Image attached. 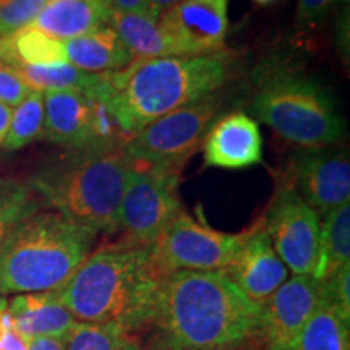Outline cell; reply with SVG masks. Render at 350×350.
I'll use <instances>...</instances> for the list:
<instances>
[{
  "mask_svg": "<svg viewBox=\"0 0 350 350\" xmlns=\"http://www.w3.org/2000/svg\"><path fill=\"white\" fill-rule=\"evenodd\" d=\"M260 306L222 271H177L161 284L146 350H209L256 331Z\"/></svg>",
  "mask_w": 350,
  "mask_h": 350,
  "instance_id": "6da1fadb",
  "label": "cell"
},
{
  "mask_svg": "<svg viewBox=\"0 0 350 350\" xmlns=\"http://www.w3.org/2000/svg\"><path fill=\"white\" fill-rule=\"evenodd\" d=\"M164 278L150 247L120 240L91 252L52 292L77 321L117 326L131 338L151 323Z\"/></svg>",
  "mask_w": 350,
  "mask_h": 350,
  "instance_id": "7a4b0ae2",
  "label": "cell"
},
{
  "mask_svg": "<svg viewBox=\"0 0 350 350\" xmlns=\"http://www.w3.org/2000/svg\"><path fill=\"white\" fill-rule=\"evenodd\" d=\"M239 55L219 51L203 55L135 59L107 73L100 99L126 138L159 117L217 93L232 80Z\"/></svg>",
  "mask_w": 350,
  "mask_h": 350,
  "instance_id": "3957f363",
  "label": "cell"
},
{
  "mask_svg": "<svg viewBox=\"0 0 350 350\" xmlns=\"http://www.w3.org/2000/svg\"><path fill=\"white\" fill-rule=\"evenodd\" d=\"M135 165L125 144L88 146L46 163L28 183L52 211L94 235H111Z\"/></svg>",
  "mask_w": 350,
  "mask_h": 350,
  "instance_id": "277c9868",
  "label": "cell"
},
{
  "mask_svg": "<svg viewBox=\"0 0 350 350\" xmlns=\"http://www.w3.org/2000/svg\"><path fill=\"white\" fill-rule=\"evenodd\" d=\"M98 235L55 211H34L0 248V295L62 287L93 252Z\"/></svg>",
  "mask_w": 350,
  "mask_h": 350,
  "instance_id": "5b68a950",
  "label": "cell"
},
{
  "mask_svg": "<svg viewBox=\"0 0 350 350\" xmlns=\"http://www.w3.org/2000/svg\"><path fill=\"white\" fill-rule=\"evenodd\" d=\"M262 73L252 98L256 122L304 150L334 146L342 139L345 120L325 85L288 68Z\"/></svg>",
  "mask_w": 350,
  "mask_h": 350,
  "instance_id": "8992f818",
  "label": "cell"
},
{
  "mask_svg": "<svg viewBox=\"0 0 350 350\" xmlns=\"http://www.w3.org/2000/svg\"><path fill=\"white\" fill-rule=\"evenodd\" d=\"M183 165H135L122 195L117 230L125 242L150 247L165 226L182 211L178 183Z\"/></svg>",
  "mask_w": 350,
  "mask_h": 350,
  "instance_id": "52a82bcc",
  "label": "cell"
},
{
  "mask_svg": "<svg viewBox=\"0 0 350 350\" xmlns=\"http://www.w3.org/2000/svg\"><path fill=\"white\" fill-rule=\"evenodd\" d=\"M224 104L226 94L217 91L165 113L125 143L126 154L138 164L185 165L201 146Z\"/></svg>",
  "mask_w": 350,
  "mask_h": 350,
  "instance_id": "ba28073f",
  "label": "cell"
},
{
  "mask_svg": "<svg viewBox=\"0 0 350 350\" xmlns=\"http://www.w3.org/2000/svg\"><path fill=\"white\" fill-rule=\"evenodd\" d=\"M245 235L247 230L227 234L213 229L182 209L150 245L151 256L164 275L177 271H222Z\"/></svg>",
  "mask_w": 350,
  "mask_h": 350,
  "instance_id": "9c48e42d",
  "label": "cell"
},
{
  "mask_svg": "<svg viewBox=\"0 0 350 350\" xmlns=\"http://www.w3.org/2000/svg\"><path fill=\"white\" fill-rule=\"evenodd\" d=\"M262 227L274 252L288 271L313 275L318 265L321 217L287 180L275 191Z\"/></svg>",
  "mask_w": 350,
  "mask_h": 350,
  "instance_id": "30bf717a",
  "label": "cell"
},
{
  "mask_svg": "<svg viewBox=\"0 0 350 350\" xmlns=\"http://www.w3.org/2000/svg\"><path fill=\"white\" fill-rule=\"evenodd\" d=\"M325 304L323 281L294 274L260 305L256 336L262 350H287L312 314Z\"/></svg>",
  "mask_w": 350,
  "mask_h": 350,
  "instance_id": "8fae6325",
  "label": "cell"
},
{
  "mask_svg": "<svg viewBox=\"0 0 350 350\" xmlns=\"http://www.w3.org/2000/svg\"><path fill=\"white\" fill-rule=\"evenodd\" d=\"M286 180L319 217H325L332 209L349 203V152L332 146L301 150L292 161Z\"/></svg>",
  "mask_w": 350,
  "mask_h": 350,
  "instance_id": "7c38bea8",
  "label": "cell"
},
{
  "mask_svg": "<svg viewBox=\"0 0 350 350\" xmlns=\"http://www.w3.org/2000/svg\"><path fill=\"white\" fill-rule=\"evenodd\" d=\"M157 20L182 55H203L226 49L227 0H182Z\"/></svg>",
  "mask_w": 350,
  "mask_h": 350,
  "instance_id": "4fadbf2b",
  "label": "cell"
},
{
  "mask_svg": "<svg viewBox=\"0 0 350 350\" xmlns=\"http://www.w3.org/2000/svg\"><path fill=\"white\" fill-rule=\"evenodd\" d=\"M248 300L260 306L287 281L288 269L274 252L262 219L247 229L242 245L222 269Z\"/></svg>",
  "mask_w": 350,
  "mask_h": 350,
  "instance_id": "5bb4252c",
  "label": "cell"
},
{
  "mask_svg": "<svg viewBox=\"0 0 350 350\" xmlns=\"http://www.w3.org/2000/svg\"><path fill=\"white\" fill-rule=\"evenodd\" d=\"M201 144L206 167L239 170L265 163L260 125L245 112H230L214 120Z\"/></svg>",
  "mask_w": 350,
  "mask_h": 350,
  "instance_id": "9a60e30c",
  "label": "cell"
},
{
  "mask_svg": "<svg viewBox=\"0 0 350 350\" xmlns=\"http://www.w3.org/2000/svg\"><path fill=\"white\" fill-rule=\"evenodd\" d=\"M44 94V138L67 150L94 144V100L80 91Z\"/></svg>",
  "mask_w": 350,
  "mask_h": 350,
  "instance_id": "2e32d148",
  "label": "cell"
},
{
  "mask_svg": "<svg viewBox=\"0 0 350 350\" xmlns=\"http://www.w3.org/2000/svg\"><path fill=\"white\" fill-rule=\"evenodd\" d=\"M7 308L15 327L26 340L44 336L67 338L78 323L52 291L15 295L7 301Z\"/></svg>",
  "mask_w": 350,
  "mask_h": 350,
  "instance_id": "e0dca14e",
  "label": "cell"
},
{
  "mask_svg": "<svg viewBox=\"0 0 350 350\" xmlns=\"http://www.w3.org/2000/svg\"><path fill=\"white\" fill-rule=\"evenodd\" d=\"M111 10L103 0H49L29 25L46 36L67 41L106 28Z\"/></svg>",
  "mask_w": 350,
  "mask_h": 350,
  "instance_id": "ac0fdd59",
  "label": "cell"
},
{
  "mask_svg": "<svg viewBox=\"0 0 350 350\" xmlns=\"http://www.w3.org/2000/svg\"><path fill=\"white\" fill-rule=\"evenodd\" d=\"M62 47L65 62L94 75L120 72L135 60L109 26L62 41Z\"/></svg>",
  "mask_w": 350,
  "mask_h": 350,
  "instance_id": "d6986e66",
  "label": "cell"
},
{
  "mask_svg": "<svg viewBox=\"0 0 350 350\" xmlns=\"http://www.w3.org/2000/svg\"><path fill=\"white\" fill-rule=\"evenodd\" d=\"M109 28L113 29L133 59L182 55L159 20L150 13H111Z\"/></svg>",
  "mask_w": 350,
  "mask_h": 350,
  "instance_id": "ffe728a7",
  "label": "cell"
},
{
  "mask_svg": "<svg viewBox=\"0 0 350 350\" xmlns=\"http://www.w3.org/2000/svg\"><path fill=\"white\" fill-rule=\"evenodd\" d=\"M20 73L26 85L34 91H80L88 98H100L107 83V73L81 72L70 64H59L52 67H36V65L16 64L12 65Z\"/></svg>",
  "mask_w": 350,
  "mask_h": 350,
  "instance_id": "44dd1931",
  "label": "cell"
},
{
  "mask_svg": "<svg viewBox=\"0 0 350 350\" xmlns=\"http://www.w3.org/2000/svg\"><path fill=\"white\" fill-rule=\"evenodd\" d=\"M345 266H350V203L340 204L323 217L313 278L325 281Z\"/></svg>",
  "mask_w": 350,
  "mask_h": 350,
  "instance_id": "7402d4cb",
  "label": "cell"
},
{
  "mask_svg": "<svg viewBox=\"0 0 350 350\" xmlns=\"http://www.w3.org/2000/svg\"><path fill=\"white\" fill-rule=\"evenodd\" d=\"M287 350H350V325L323 304Z\"/></svg>",
  "mask_w": 350,
  "mask_h": 350,
  "instance_id": "603a6c76",
  "label": "cell"
},
{
  "mask_svg": "<svg viewBox=\"0 0 350 350\" xmlns=\"http://www.w3.org/2000/svg\"><path fill=\"white\" fill-rule=\"evenodd\" d=\"M2 62L8 65H36V67L67 64L62 41L46 36L31 26H26L12 36H5V54Z\"/></svg>",
  "mask_w": 350,
  "mask_h": 350,
  "instance_id": "cb8c5ba5",
  "label": "cell"
},
{
  "mask_svg": "<svg viewBox=\"0 0 350 350\" xmlns=\"http://www.w3.org/2000/svg\"><path fill=\"white\" fill-rule=\"evenodd\" d=\"M44 138V94L29 91V94L13 107L10 129L2 150L13 152Z\"/></svg>",
  "mask_w": 350,
  "mask_h": 350,
  "instance_id": "d4e9b609",
  "label": "cell"
},
{
  "mask_svg": "<svg viewBox=\"0 0 350 350\" xmlns=\"http://www.w3.org/2000/svg\"><path fill=\"white\" fill-rule=\"evenodd\" d=\"M38 209V198L29 183L12 178L0 180V248L10 232Z\"/></svg>",
  "mask_w": 350,
  "mask_h": 350,
  "instance_id": "484cf974",
  "label": "cell"
},
{
  "mask_svg": "<svg viewBox=\"0 0 350 350\" xmlns=\"http://www.w3.org/2000/svg\"><path fill=\"white\" fill-rule=\"evenodd\" d=\"M133 339L117 326L80 323L70 331L65 350H125Z\"/></svg>",
  "mask_w": 350,
  "mask_h": 350,
  "instance_id": "4316f807",
  "label": "cell"
},
{
  "mask_svg": "<svg viewBox=\"0 0 350 350\" xmlns=\"http://www.w3.org/2000/svg\"><path fill=\"white\" fill-rule=\"evenodd\" d=\"M49 0H0V38L12 36L33 23Z\"/></svg>",
  "mask_w": 350,
  "mask_h": 350,
  "instance_id": "83f0119b",
  "label": "cell"
},
{
  "mask_svg": "<svg viewBox=\"0 0 350 350\" xmlns=\"http://www.w3.org/2000/svg\"><path fill=\"white\" fill-rule=\"evenodd\" d=\"M325 304L329 305L342 321L350 325V266L339 269L323 281Z\"/></svg>",
  "mask_w": 350,
  "mask_h": 350,
  "instance_id": "f1b7e54d",
  "label": "cell"
},
{
  "mask_svg": "<svg viewBox=\"0 0 350 350\" xmlns=\"http://www.w3.org/2000/svg\"><path fill=\"white\" fill-rule=\"evenodd\" d=\"M31 88L12 65L0 62V103L15 107L29 94Z\"/></svg>",
  "mask_w": 350,
  "mask_h": 350,
  "instance_id": "f546056e",
  "label": "cell"
},
{
  "mask_svg": "<svg viewBox=\"0 0 350 350\" xmlns=\"http://www.w3.org/2000/svg\"><path fill=\"white\" fill-rule=\"evenodd\" d=\"M338 0H297V26L304 29L318 28L327 18Z\"/></svg>",
  "mask_w": 350,
  "mask_h": 350,
  "instance_id": "4dcf8cb0",
  "label": "cell"
},
{
  "mask_svg": "<svg viewBox=\"0 0 350 350\" xmlns=\"http://www.w3.org/2000/svg\"><path fill=\"white\" fill-rule=\"evenodd\" d=\"M28 340L15 327L12 314L7 308V300H0V350H26Z\"/></svg>",
  "mask_w": 350,
  "mask_h": 350,
  "instance_id": "1f68e13d",
  "label": "cell"
},
{
  "mask_svg": "<svg viewBox=\"0 0 350 350\" xmlns=\"http://www.w3.org/2000/svg\"><path fill=\"white\" fill-rule=\"evenodd\" d=\"M103 2L111 13H150V0H103Z\"/></svg>",
  "mask_w": 350,
  "mask_h": 350,
  "instance_id": "d6a6232c",
  "label": "cell"
},
{
  "mask_svg": "<svg viewBox=\"0 0 350 350\" xmlns=\"http://www.w3.org/2000/svg\"><path fill=\"white\" fill-rule=\"evenodd\" d=\"M209 350H262V344L260 338L256 336V331L253 334L247 336V338L234 340V342H227L217 347L209 349Z\"/></svg>",
  "mask_w": 350,
  "mask_h": 350,
  "instance_id": "836d02e7",
  "label": "cell"
},
{
  "mask_svg": "<svg viewBox=\"0 0 350 350\" xmlns=\"http://www.w3.org/2000/svg\"><path fill=\"white\" fill-rule=\"evenodd\" d=\"M67 338H49V336L34 338L28 340L26 350H65V347H67Z\"/></svg>",
  "mask_w": 350,
  "mask_h": 350,
  "instance_id": "e575fe53",
  "label": "cell"
},
{
  "mask_svg": "<svg viewBox=\"0 0 350 350\" xmlns=\"http://www.w3.org/2000/svg\"><path fill=\"white\" fill-rule=\"evenodd\" d=\"M12 111H13V107L0 103V150H2L3 142H5V138H7L8 129H10Z\"/></svg>",
  "mask_w": 350,
  "mask_h": 350,
  "instance_id": "d590c367",
  "label": "cell"
},
{
  "mask_svg": "<svg viewBox=\"0 0 350 350\" xmlns=\"http://www.w3.org/2000/svg\"><path fill=\"white\" fill-rule=\"evenodd\" d=\"M180 2L182 0H150V13L156 18H159L165 10H169V8H172Z\"/></svg>",
  "mask_w": 350,
  "mask_h": 350,
  "instance_id": "8d00e7d4",
  "label": "cell"
},
{
  "mask_svg": "<svg viewBox=\"0 0 350 350\" xmlns=\"http://www.w3.org/2000/svg\"><path fill=\"white\" fill-rule=\"evenodd\" d=\"M3 54H5V38H0V62L3 60Z\"/></svg>",
  "mask_w": 350,
  "mask_h": 350,
  "instance_id": "74e56055",
  "label": "cell"
},
{
  "mask_svg": "<svg viewBox=\"0 0 350 350\" xmlns=\"http://www.w3.org/2000/svg\"><path fill=\"white\" fill-rule=\"evenodd\" d=\"M253 2L256 3V5H261V7H266V5H271V3H274L275 0H253Z\"/></svg>",
  "mask_w": 350,
  "mask_h": 350,
  "instance_id": "f35d334b",
  "label": "cell"
},
{
  "mask_svg": "<svg viewBox=\"0 0 350 350\" xmlns=\"http://www.w3.org/2000/svg\"><path fill=\"white\" fill-rule=\"evenodd\" d=\"M125 350H143V349H139L137 344H135V342H131V344L129 345V347H126Z\"/></svg>",
  "mask_w": 350,
  "mask_h": 350,
  "instance_id": "ab89813d",
  "label": "cell"
},
{
  "mask_svg": "<svg viewBox=\"0 0 350 350\" xmlns=\"http://www.w3.org/2000/svg\"><path fill=\"white\" fill-rule=\"evenodd\" d=\"M0 300H2V299H0Z\"/></svg>",
  "mask_w": 350,
  "mask_h": 350,
  "instance_id": "60d3db41",
  "label": "cell"
}]
</instances>
